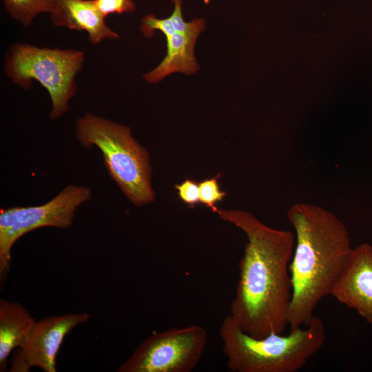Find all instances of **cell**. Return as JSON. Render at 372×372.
<instances>
[{
    "label": "cell",
    "instance_id": "obj_6",
    "mask_svg": "<svg viewBox=\"0 0 372 372\" xmlns=\"http://www.w3.org/2000/svg\"><path fill=\"white\" fill-rule=\"evenodd\" d=\"M92 198L90 188L69 185L46 203L14 207L0 212V278L3 282L10 268L11 249L24 234L38 228H68L80 205Z\"/></svg>",
    "mask_w": 372,
    "mask_h": 372
},
{
    "label": "cell",
    "instance_id": "obj_14",
    "mask_svg": "<svg viewBox=\"0 0 372 372\" xmlns=\"http://www.w3.org/2000/svg\"><path fill=\"white\" fill-rule=\"evenodd\" d=\"M219 178L220 174H217L214 178L199 183L200 203L211 209L215 213L218 209L216 203L221 201L227 194L220 189L218 181Z\"/></svg>",
    "mask_w": 372,
    "mask_h": 372
},
{
    "label": "cell",
    "instance_id": "obj_12",
    "mask_svg": "<svg viewBox=\"0 0 372 372\" xmlns=\"http://www.w3.org/2000/svg\"><path fill=\"white\" fill-rule=\"evenodd\" d=\"M199 34L176 32L167 39V54L162 62L143 77L148 83H158L174 72L191 75L199 69L194 49Z\"/></svg>",
    "mask_w": 372,
    "mask_h": 372
},
{
    "label": "cell",
    "instance_id": "obj_9",
    "mask_svg": "<svg viewBox=\"0 0 372 372\" xmlns=\"http://www.w3.org/2000/svg\"><path fill=\"white\" fill-rule=\"evenodd\" d=\"M331 296L372 324V245L362 243L353 251Z\"/></svg>",
    "mask_w": 372,
    "mask_h": 372
},
{
    "label": "cell",
    "instance_id": "obj_13",
    "mask_svg": "<svg viewBox=\"0 0 372 372\" xmlns=\"http://www.w3.org/2000/svg\"><path fill=\"white\" fill-rule=\"evenodd\" d=\"M3 3L11 18L25 28L39 14H50L53 8V0H3Z\"/></svg>",
    "mask_w": 372,
    "mask_h": 372
},
{
    "label": "cell",
    "instance_id": "obj_3",
    "mask_svg": "<svg viewBox=\"0 0 372 372\" xmlns=\"http://www.w3.org/2000/svg\"><path fill=\"white\" fill-rule=\"evenodd\" d=\"M219 334L227 366L233 372H296L323 346L324 325L313 316L307 326L288 335L273 333L256 338L244 332L229 315Z\"/></svg>",
    "mask_w": 372,
    "mask_h": 372
},
{
    "label": "cell",
    "instance_id": "obj_10",
    "mask_svg": "<svg viewBox=\"0 0 372 372\" xmlns=\"http://www.w3.org/2000/svg\"><path fill=\"white\" fill-rule=\"evenodd\" d=\"M50 19L54 26L86 31L90 42L94 45L105 39L119 38L106 24L105 17L97 9L94 0H53Z\"/></svg>",
    "mask_w": 372,
    "mask_h": 372
},
{
    "label": "cell",
    "instance_id": "obj_15",
    "mask_svg": "<svg viewBox=\"0 0 372 372\" xmlns=\"http://www.w3.org/2000/svg\"><path fill=\"white\" fill-rule=\"evenodd\" d=\"M174 3V10L169 17L176 32L185 34H198L205 30V21L203 19H194L186 22L183 18L182 0H171Z\"/></svg>",
    "mask_w": 372,
    "mask_h": 372
},
{
    "label": "cell",
    "instance_id": "obj_2",
    "mask_svg": "<svg viewBox=\"0 0 372 372\" xmlns=\"http://www.w3.org/2000/svg\"><path fill=\"white\" fill-rule=\"evenodd\" d=\"M287 216L296 234L289 267L292 298L288 317L290 330H294L309 324L318 303L331 295L353 248L344 224L322 207L296 203Z\"/></svg>",
    "mask_w": 372,
    "mask_h": 372
},
{
    "label": "cell",
    "instance_id": "obj_18",
    "mask_svg": "<svg viewBox=\"0 0 372 372\" xmlns=\"http://www.w3.org/2000/svg\"><path fill=\"white\" fill-rule=\"evenodd\" d=\"M175 188L180 200L189 207L193 208L200 203L199 183L191 179H185L181 183L175 185Z\"/></svg>",
    "mask_w": 372,
    "mask_h": 372
},
{
    "label": "cell",
    "instance_id": "obj_8",
    "mask_svg": "<svg viewBox=\"0 0 372 372\" xmlns=\"http://www.w3.org/2000/svg\"><path fill=\"white\" fill-rule=\"evenodd\" d=\"M90 318V314L66 313L45 317L37 321L25 344L11 363L10 372H26L33 366L55 372L56 358L65 335Z\"/></svg>",
    "mask_w": 372,
    "mask_h": 372
},
{
    "label": "cell",
    "instance_id": "obj_11",
    "mask_svg": "<svg viewBox=\"0 0 372 372\" xmlns=\"http://www.w3.org/2000/svg\"><path fill=\"white\" fill-rule=\"evenodd\" d=\"M36 320L20 303L0 300V371L7 369L8 358L28 340Z\"/></svg>",
    "mask_w": 372,
    "mask_h": 372
},
{
    "label": "cell",
    "instance_id": "obj_5",
    "mask_svg": "<svg viewBox=\"0 0 372 372\" xmlns=\"http://www.w3.org/2000/svg\"><path fill=\"white\" fill-rule=\"evenodd\" d=\"M84 53L79 50L39 48L26 43H14L4 60V71L15 84L29 90L33 80L48 92L52 109L51 120L68 110L69 101L76 92L75 77L82 69Z\"/></svg>",
    "mask_w": 372,
    "mask_h": 372
},
{
    "label": "cell",
    "instance_id": "obj_4",
    "mask_svg": "<svg viewBox=\"0 0 372 372\" xmlns=\"http://www.w3.org/2000/svg\"><path fill=\"white\" fill-rule=\"evenodd\" d=\"M75 129L83 147L101 150L110 176L134 205L154 201L148 153L129 127L87 112L78 118Z\"/></svg>",
    "mask_w": 372,
    "mask_h": 372
},
{
    "label": "cell",
    "instance_id": "obj_17",
    "mask_svg": "<svg viewBox=\"0 0 372 372\" xmlns=\"http://www.w3.org/2000/svg\"><path fill=\"white\" fill-rule=\"evenodd\" d=\"M100 12L106 17L111 14H123L134 12L136 6L132 0H94Z\"/></svg>",
    "mask_w": 372,
    "mask_h": 372
},
{
    "label": "cell",
    "instance_id": "obj_7",
    "mask_svg": "<svg viewBox=\"0 0 372 372\" xmlns=\"http://www.w3.org/2000/svg\"><path fill=\"white\" fill-rule=\"evenodd\" d=\"M207 342L206 330L197 324L153 332L118 369V372H190Z\"/></svg>",
    "mask_w": 372,
    "mask_h": 372
},
{
    "label": "cell",
    "instance_id": "obj_16",
    "mask_svg": "<svg viewBox=\"0 0 372 372\" xmlns=\"http://www.w3.org/2000/svg\"><path fill=\"white\" fill-rule=\"evenodd\" d=\"M140 28L147 37H151L156 30L161 31L166 38L176 32L169 17L158 19L153 14H148L141 19Z\"/></svg>",
    "mask_w": 372,
    "mask_h": 372
},
{
    "label": "cell",
    "instance_id": "obj_1",
    "mask_svg": "<svg viewBox=\"0 0 372 372\" xmlns=\"http://www.w3.org/2000/svg\"><path fill=\"white\" fill-rule=\"evenodd\" d=\"M216 213L242 229L248 240L238 264L229 316L254 338L282 334L288 325L292 298L288 265L293 254V234L267 226L243 210L218 209Z\"/></svg>",
    "mask_w": 372,
    "mask_h": 372
}]
</instances>
